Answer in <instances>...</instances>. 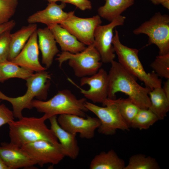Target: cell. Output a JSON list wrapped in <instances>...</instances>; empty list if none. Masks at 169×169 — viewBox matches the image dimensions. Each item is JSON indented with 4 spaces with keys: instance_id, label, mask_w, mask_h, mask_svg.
<instances>
[{
    "instance_id": "1",
    "label": "cell",
    "mask_w": 169,
    "mask_h": 169,
    "mask_svg": "<svg viewBox=\"0 0 169 169\" xmlns=\"http://www.w3.org/2000/svg\"><path fill=\"white\" fill-rule=\"evenodd\" d=\"M108 74V98L115 99L116 94L122 92L139 108L148 109L151 104L149 93L151 89L136 82L135 77L118 62L113 60Z\"/></svg>"
},
{
    "instance_id": "2",
    "label": "cell",
    "mask_w": 169,
    "mask_h": 169,
    "mask_svg": "<svg viewBox=\"0 0 169 169\" xmlns=\"http://www.w3.org/2000/svg\"><path fill=\"white\" fill-rule=\"evenodd\" d=\"M47 119L44 114L39 118L23 116L18 120L10 122L8 124L10 142L20 147L41 140L59 145V141L54 133L45 124Z\"/></svg>"
},
{
    "instance_id": "3",
    "label": "cell",
    "mask_w": 169,
    "mask_h": 169,
    "mask_svg": "<svg viewBox=\"0 0 169 169\" xmlns=\"http://www.w3.org/2000/svg\"><path fill=\"white\" fill-rule=\"evenodd\" d=\"M85 98L78 99L67 89L59 91L50 99L44 101L33 100L32 108L39 112L44 113L49 119L57 115L71 114L85 117L89 111L85 106Z\"/></svg>"
},
{
    "instance_id": "4",
    "label": "cell",
    "mask_w": 169,
    "mask_h": 169,
    "mask_svg": "<svg viewBox=\"0 0 169 169\" xmlns=\"http://www.w3.org/2000/svg\"><path fill=\"white\" fill-rule=\"evenodd\" d=\"M112 44L118 62L127 71L143 82L146 87L151 90L161 87V80L155 73H147L145 70L139 58L138 50L123 44L116 30L114 35Z\"/></svg>"
},
{
    "instance_id": "5",
    "label": "cell",
    "mask_w": 169,
    "mask_h": 169,
    "mask_svg": "<svg viewBox=\"0 0 169 169\" xmlns=\"http://www.w3.org/2000/svg\"><path fill=\"white\" fill-rule=\"evenodd\" d=\"M51 79L50 74L45 70L37 72L26 80L27 90L24 95L13 98L0 91V99L9 102L13 106L14 117L20 119L23 117L22 112L24 109L32 108L31 103L34 97L41 100L47 99Z\"/></svg>"
},
{
    "instance_id": "6",
    "label": "cell",
    "mask_w": 169,
    "mask_h": 169,
    "mask_svg": "<svg viewBox=\"0 0 169 169\" xmlns=\"http://www.w3.org/2000/svg\"><path fill=\"white\" fill-rule=\"evenodd\" d=\"M83 51L75 54L62 52L57 55L56 59L60 67L63 63L68 61V65L78 78L92 75L100 68L102 64L100 54L94 43Z\"/></svg>"
},
{
    "instance_id": "7",
    "label": "cell",
    "mask_w": 169,
    "mask_h": 169,
    "mask_svg": "<svg viewBox=\"0 0 169 169\" xmlns=\"http://www.w3.org/2000/svg\"><path fill=\"white\" fill-rule=\"evenodd\" d=\"M135 35L144 34L149 37L148 44L156 45L159 49V55L169 53V16L156 13L148 20L134 29Z\"/></svg>"
},
{
    "instance_id": "8",
    "label": "cell",
    "mask_w": 169,
    "mask_h": 169,
    "mask_svg": "<svg viewBox=\"0 0 169 169\" xmlns=\"http://www.w3.org/2000/svg\"><path fill=\"white\" fill-rule=\"evenodd\" d=\"M101 107L86 101L85 105L88 110L95 114L99 119L100 125L99 133L106 135L115 134L117 130L129 131V125L120 113L116 106L107 98Z\"/></svg>"
},
{
    "instance_id": "9",
    "label": "cell",
    "mask_w": 169,
    "mask_h": 169,
    "mask_svg": "<svg viewBox=\"0 0 169 169\" xmlns=\"http://www.w3.org/2000/svg\"><path fill=\"white\" fill-rule=\"evenodd\" d=\"M125 17L121 15L106 25L98 26L94 33L95 47L100 56L102 63H111L115 57L112 44L113 30L117 26L123 25Z\"/></svg>"
},
{
    "instance_id": "10",
    "label": "cell",
    "mask_w": 169,
    "mask_h": 169,
    "mask_svg": "<svg viewBox=\"0 0 169 169\" xmlns=\"http://www.w3.org/2000/svg\"><path fill=\"white\" fill-rule=\"evenodd\" d=\"M101 23V17L98 15L89 18H81L75 15L73 11L59 25L81 43L88 46L94 43L95 30Z\"/></svg>"
},
{
    "instance_id": "11",
    "label": "cell",
    "mask_w": 169,
    "mask_h": 169,
    "mask_svg": "<svg viewBox=\"0 0 169 169\" xmlns=\"http://www.w3.org/2000/svg\"><path fill=\"white\" fill-rule=\"evenodd\" d=\"M22 148L36 164L59 163L65 156L60 143L55 145L45 140H39L26 144Z\"/></svg>"
},
{
    "instance_id": "12",
    "label": "cell",
    "mask_w": 169,
    "mask_h": 169,
    "mask_svg": "<svg viewBox=\"0 0 169 169\" xmlns=\"http://www.w3.org/2000/svg\"><path fill=\"white\" fill-rule=\"evenodd\" d=\"M68 80L77 88L85 98L94 103L102 104L108 98V74L103 69L100 68L95 74L81 78L80 85H87L89 89L84 90L69 78Z\"/></svg>"
},
{
    "instance_id": "13",
    "label": "cell",
    "mask_w": 169,
    "mask_h": 169,
    "mask_svg": "<svg viewBox=\"0 0 169 169\" xmlns=\"http://www.w3.org/2000/svg\"><path fill=\"white\" fill-rule=\"evenodd\" d=\"M57 120L59 125L65 131L74 134L79 133L81 138L86 139L94 137L95 130L100 125L98 118L88 116L85 118L71 114L59 115Z\"/></svg>"
},
{
    "instance_id": "14",
    "label": "cell",
    "mask_w": 169,
    "mask_h": 169,
    "mask_svg": "<svg viewBox=\"0 0 169 169\" xmlns=\"http://www.w3.org/2000/svg\"><path fill=\"white\" fill-rule=\"evenodd\" d=\"M39 48L37 30L31 35L19 54L11 62L19 66L39 72L45 70L39 60Z\"/></svg>"
},
{
    "instance_id": "15",
    "label": "cell",
    "mask_w": 169,
    "mask_h": 169,
    "mask_svg": "<svg viewBox=\"0 0 169 169\" xmlns=\"http://www.w3.org/2000/svg\"><path fill=\"white\" fill-rule=\"evenodd\" d=\"M0 156L10 169L32 168L36 165L21 147L11 142L1 143Z\"/></svg>"
},
{
    "instance_id": "16",
    "label": "cell",
    "mask_w": 169,
    "mask_h": 169,
    "mask_svg": "<svg viewBox=\"0 0 169 169\" xmlns=\"http://www.w3.org/2000/svg\"><path fill=\"white\" fill-rule=\"evenodd\" d=\"M66 3H61L60 4L56 3H49L44 10L39 11L29 16L27 21L29 24L41 23L46 24L47 27L60 24L66 19L72 11L66 12L63 9Z\"/></svg>"
},
{
    "instance_id": "17",
    "label": "cell",
    "mask_w": 169,
    "mask_h": 169,
    "mask_svg": "<svg viewBox=\"0 0 169 169\" xmlns=\"http://www.w3.org/2000/svg\"><path fill=\"white\" fill-rule=\"evenodd\" d=\"M49 119L50 129L59 141L65 156L73 159H76L79 153V146L76 136V134L70 133L62 128L58 124L57 116H52Z\"/></svg>"
},
{
    "instance_id": "18",
    "label": "cell",
    "mask_w": 169,
    "mask_h": 169,
    "mask_svg": "<svg viewBox=\"0 0 169 169\" xmlns=\"http://www.w3.org/2000/svg\"><path fill=\"white\" fill-rule=\"evenodd\" d=\"M38 39V48L42 55V63L46 68L51 65L54 58L59 52L54 37L47 27L37 30Z\"/></svg>"
},
{
    "instance_id": "19",
    "label": "cell",
    "mask_w": 169,
    "mask_h": 169,
    "mask_svg": "<svg viewBox=\"0 0 169 169\" xmlns=\"http://www.w3.org/2000/svg\"><path fill=\"white\" fill-rule=\"evenodd\" d=\"M48 28L62 52L75 54L83 51L86 48L85 45L59 24L53 25Z\"/></svg>"
},
{
    "instance_id": "20",
    "label": "cell",
    "mask_w": 169,
    "mask_h": 169,
    "mask_svg": "<svg viewBox=\"0 0 169 169\" xmlns=\"http://www.w3.org/2000/svg\"><path fill=\"white\" fill-rule=\"evenodd\" d=\"M37 28L36 23L29 24L11 34L8 60L11 61L19 54Z\"/></svg>"
},
{
    "instance_id": "21",
    "label": "cell",
    "mask_w": 169,
    "mask_h": 169,
    "mask_svg": "<svg viewBox=\"0 0 169 169\" xmlns=\"http://www.w3.org/2000/svg\"><path fill=\"white\" fill-rule=\"evenodd\" d=\"M125 163L113 150L96 155L90 165V169H124Z\"/></svg>"
},
{
    "instance_id": "22",
    "label": "cell",
    "mask_w": 169,
    "mask_h": 169,
    "mask_svg": "<svg viewBox=\"0 0 169 169\" xmlns=\"http://www.w3.org/2000/svg\"><path fill=\"white\" fill-rule=\"evenodd\" d=\"M134 0H105V4L98 9V15L110 22L132 5Z\"/></svg>"
},
{
    "instance_id": "23",
    "label": "cell",
    "mask_w": 169,
    "mask_h": 169,
    "mask_svg": "<svg viewBox=\"0 0 169 169\" xmlns=\"http://www.w3.org/2000/svg\"><path fill=\"white\" fill-rule=\"evenodd\" d=\"M149 95L151 104L148 109L156 116L159 120H163L169 110V99L161 87L151 90Z\"/></svg>"
},
{
    "instance_id": "24",
    "label": "cell",
    "mask_w": 169,
    "mask_h": 169,
    "mask_svg": "<svg viewBox=\"0 0 169 169\" xmlns=\"http://www.w3.org/2000/svg\"><path fill=\"white\" fill-rule=\"evenodd\" d=\"M33 72L8 60L0 63V82L13 78L26 80L33 74Z\"/></svg>"
},
{
    "instance_id": "25",
    "label": "cell",
    "mask_w": 169,
    "mask_h": 169,
    "mask_svg": "<svg viewBox=\"0 0 169 169\" xmlns=\"http://www.w3.org/2000/svg\"><path fill=\"white\" fill-rule=\"evenodd\" d=\"M108 99L116 106L122 117L130 126L131 121L140 108L129 98L125 99Z\"/></svg>"
},
{
    "instance_id": "26",
    "label": "cell",
    "mask_w": 169,
    "mask_h": 169,
    "mask_svg": "<svg viewBox=\"0 0 169 169\" xmlns=\"http://www.w3.org/2000/svg\"><path fill=\"white\" fill-rule=\"evenodd\" d=\"M158 120L156 116L148 108H140L131 121L130 126L140 130H146Z\"/></svg>"
},
{
    "instance_id": "27",
    "label": "cell",
    "mask_w": 169,
    "mask_h": 169,
    "mask_svg": "<svg viewBox=\"0 0 169 169\" xmlns=\"http://www.w3.org/2000/svg\"><path fill=\"white\" fill-rule=\"evenodd\" d=\"M160 167L156 159L143 154L132 156L124 169H159Z\"/></svg>"
},
{
    "instance_id": "28",
    "label": "cell",
    "mask_w": 169,
    "mask_h": 169,
    "mask_svg": "<svg viewBox=\"0 0 169 169\" xmlns=\"http://www.w3.org/2000/svg\"><path fill=\"white\" fill-rule=\"evenodd\" d=\"M150 66L158 76L169 79V53L156 56Z\"/></svg>"
},
{
    "instance_id": "29",
    "label": "cell",
    "mask_w": 169,
    "mask_h": 169,
    "mask_svg": "<svg viewBox=\"0 0 169 169\" xmlns=\"http://www.w3.org/2000/svg\"><path fill=\"white\" fill-rule=\"evenodd\" d=\"M18 0H0V24L6 23L14 15Z\"/></svg>"
},
{
    "instance_id": "30",
    "label": "cell",
    "mask_w": 169,
    "mask_h": 169,
    "mask_svg": "<svg viewBox=\"0 0 169 169\" xmlns=\"http://www.w3.org/2000/svg\"><path fill=\"white\" fill-rule=\"evenodd\" d=\"M11 31H7L0 36V63L8 60L9 51Z\"/></svg>"
},
{
    "instance_id": "31",
    "label": "cell",
    "mask_w": 169,
    "mask_h": 169,
    "mask_svg": "<svg viewBox=\"0 0 169 169\" xmlns=\"http://www.w3.org/2000/svg\"><path fill=\"white\" fill-rule=\"evenodd\" d=\"M13 111L10 110L4 104L0 106V127L4 125L8 124L14 120Z\"/></svg>"
},
{
    "instance_id": "32",
    "label": "cell",
    "mask_w": 169,
    "mask_h": 169,
    "mask_svg": "<svg viewBox=\"0 0 169 169\" xmlns=\"http://www.w3.org/2000/svg\"><path fill=\"white\" fill-rule=\"evenodd\" d=\"M68 3L75 5L82 10H90L92 8L91 2L89 0H67Z\"/></svg>"
},
{
    "instance_id": "33",
    "label": "cell",
    "mask_w": 169,
    "mask_h": 169,
    "mask_svg": "<svg viewBox=\"0 0 169 169\" xmlns=\"http://www.w3.org/2000/svg\"><path fill=\"white\" fill-rule=\"evenodd\" d=\"M16 23L13 20H10L9 21L0 24V36L5 31L11 30L15 26Z\"/></svg>"
},
{
    "instance_id": "34",
    "label": "cell",
    "mask_w": 169,
    "mask_h": 169,
    "mask_svg": "<svg viewBox=\"0 0 169 169\" xmlns=\"http://www.w3.org/2000/svg\"><path fill=\"white\" fill-rule=\"evenodd\" d=\"M155 5L161 4L166 8L169 9V0H148Z\"/></svg>"
},
{
    "instance_id": "35",
    "label": "cell",
    "mask_w": 169,
    "mask_h": 169,
    "mask_svg": "<svg viewBox=\"0 0 169 169\" xmlns=\"http://www.w3.org/2000/svg\"><path fill=\"white\" fill-rule=\"evenodd\" d=\"M162 88L166 95L169 99V79H167Z\"/></svg>"
},
{
    "instance_id": "36",
    "label": "cell",
    "mask_w": 169,
    "mask_h": 169,
    "mask_svg": "<svg viewBox=\"0 0 169 169\" xmlns=\"http://www.w3.org/2000/svg\"><path fill=\"white\" fill-rule=\"evenodd\" d=\"M0 169H10L4 161L0 156Z\"/></svg>"
},
{
    "instance_id": "37",
    "label": "cell",
    "mask_w": 169,
    "mask_h": 169,
    "mask_svg": "<svg viewBox=\"0 0 169 169\" xmlns=\"http://www.w3.org/2000/svg\"><path fill=\"white\" fill-rule=\"evenodd\" d=\"M47 1L49 3H56L57 2L60 1L61 3H68L67 0H44Z\"/></svg>"
},
{
    "instance_id": "38",
    "label": "cell",
    "mask_w": 169,
    "mask_h": 169,
    "mask_svg": "<svg viewBox=\"0 0 169 169\" xmlns=\"http://www.w3.org/2000/svg\"></svg>"
}]
</instances>
